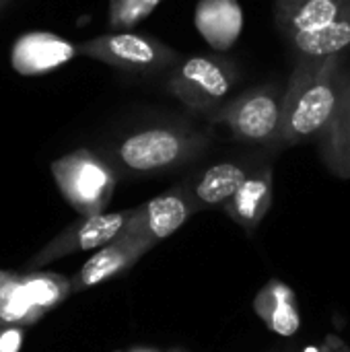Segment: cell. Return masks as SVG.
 I'll list each match as a JSON object with an SVG mask.
<instances>
[{"label": "cell", "mask_w": 350, "mask_h": 352, "mask_svg": "<svg viewBox=\"0 0 350 352\" xmlns=\"http://www.w3.org/2000/svg\"><path fill=\"white\" fill-rule=\"evenodd\" d=\"M134 208L118 210V212H101L93 217H80L72 225H68L64 231H60L54 239H50L31 260L29 270H39L56 260H62L66 256L78 254V252H91L99 250L107 243H111L124 227L128 225Z\"/></svg>", "instance_id": "8"}, {"label": "cell", "mask_w": 350, "mask_h": 352, "mask_svg": "<svg viewBox=\"0 0 350 352\" xmlns=\"http://www.w3.org/2000/svg\"><path fill=\"white\" fill-rule=\"evenodd\" d=\"M243 14L237 0H200L196 8V27L204 39L217 47L227 50L241 33Z\"/></svg>", "instance_id": "15"}, {"label": "cell", "mask_w": 350, "mask_h": 352, "mask_svg": "<svg viewBox=\"0 0 350 352\" xmlns=\"http://www.w3.org/2000/svg\"><path fill=\"white\" fill-rule=\"evenodd\" d=\"M167 352H186V351H177V349H175V351H167Z\"/></svg>", "instance_id": "24"}, {"label": "cell", "mask_w": 350, "mask_h": 352, "mask_svg": "<svg viewBox=\"0 0 350 352\" xmlns=\"http://www.w3.org/2000/svg\"><path fill=\"white\" fill-rule=\"evenodd\" d=\"M301 352H350V346L338 336H326V340L322 344L307 346Z\"/></svg>", "instance_id": "20"}, {"label": "cell", "mask_w": 350, "mask_h": 352, "mask_svg": "<svg viewBox=\"0 0 350 352\" xmlns=\"http://www.w3.org/2000/svg\"><path fill=\"white\" fill-rule=\"evenodd\" d=\"M254 311L262 324L283 338H293L301 330V311L295 291L278 280H268L254 297Z\"/></svg>", "instance_id": "13"}, {"label": "cell", "mask_w": 350, "mask_h": 352, "mask_svg": "<svg viewBox=\"0 0 350 352\" xmlns=\"http://www.w3.org/2000/svg\"><path fill=\"white\" fill-rule=\"evenodd\" d=\"M208 122L221 124L235 140L254 146H283L285 89L276 85L254 87L206 113Z\"/></svg>", "instance_id": "4"}, {"label": "cell", "mask_w": 350, "mask_h": 352, "mask_svg": "<svg viewBox=\"0 0 350 352\" xmlns=\"http://www.w3.org/2000/svg\"><path fill=\"white\" fill-rule=\"evenodd\" d=\"M50 171L64 200L80 217L105 212L120 179L113 165L91 148L62 155L50 165Z\"/></svg>", "instance_id": "5"}, {"label": "cell", "mask_w": 350, "mask_h": 352, "mask_svg": "<svg viewBox=\"0 0 350 352\" xmlns=\"http://www.w3.org/2000/svg\"><path fill=\"white\" fill-rule=\"evenodd\" d=\"M215 136L210 130L186 124H163L134 130L103 148V157L118 175L146 177L175 171L202 157Z\"/></svg>", "instance_id": "2"}, {"label": "cell", "mask_w": 350, "mask_h": 352, "mask_svg": "<svg viewBox=\"0 0 350 352\" xmlns=\"http://www.w3.org/2000/svg\"><path fill=\"white\" fill-rule=\"evenodd\" d=\"M270 352H272V351H270Z\"/></svg>", "instance_id": "25"}, {"label": "cell", "mask_w": 350, "mask_h": 352, "mask_svg": "<svg viewBox=\"0 0 350 352\" xmlns=\"http://www.w3.org/2000/svg\"><path fill=\"white\" fill-rule=\"evenodd\" d=\"M76 54V45L52 35V33H29L23 35L12 47V66L23 74L47 72Z\"/></svg>", "instance_id": "14"}, {"label": "cell", "mask_w": 350, "mask_h": 352, "mask_svg": "<svg viewBox=\"0 0 350 352\" xmlns=\"http://www.w3.org/2000/svg\"><path fill=\"white\" fill-rule=\"evenodd\" d=\"M274 25L295 60L350 52V0H274Z\"/></svg>", "instance_id": "3"}, {"label": "cell", "mask_w": 350, "mask_h": 352, "mask_svg": "<svg viewBox=\"0 0 350 352\" xmlns=\"http://www.w3.org/2000/svg\"><path fill=\"white\" fill-rule=\"evenodd\" d=\"M10 2H12V0H0V10H2V8H6Z\"/></svg>", "instance_id": "21"}, {"label": "cell", "mask_w": 350, "mask_h": 352, "mask_svg": "<svg viewBox=\"0 0 350 352\" xmlns=\"http://www.w3.org/2000/svg\"><path fill=\"white\" fill-rule=\"evenodd\" d=\"M316 142L324 167L350 179V52L297 58L285 87L283 146Z\"/></svg>", "instance_id": "1"}, {"label": "cell", "mask_w": 350, "mask_h": 352, "mask_svg": "<svg viewBox=\"0 0 350 352\" xmlns=\"http://www.w3.org/2000/svg\"><path fill=\"white\" fill-rule=\"evenodd\" d=\"M130 352H157V351H151V349H136V351H130Z\"/></svg>", "instance_id": "22"}, {"label": "cell", "mask_w": 350, "mask_h": 352, "mask_svg": "<svg viewBox=\"0 0 350 352\" xmlns=\"http://www.w3.org/2000/svg\"><path fill=\"white\" fill-rule=\"evenodd\" d=\"M76 54L103 62L111 68L138 74L163 72L167 68H175L184 60L175 47L153 35L136 33L132 29L111 31L87 39L76 45Z\"/></svg>", "instance_id": "6"}, {"label": "cell", "mask_w": 350, "mask_h": 352, "mask_svg": "<svg viewBox=\"0 0 350 352\" xmlns=\"http://www.w3.org/2000/svg\"><path fill=\"white\" fill-rule=\"evenodd\" d=\"M272 200H274V169L272 163L266 161L223 204V210L245 233H254L270 212Z\"/></svg>", "instance_id": "12"}, {"label": "cell", "mask_w": 350, "mask_h": 352, "mask_svg": "<svg viewBox=\"0 0 350 352\" xmlns=\"http://www.w3.org/2000/svg\"><path fill=\"white\" fill-rule=\"evenodd\" d=\"M23 330L21 326H4L0 324V352H19L23 346Z\"/></svg>", "instance_id": "19"}, {"label": "cell", "mask_w": 350, "mask_h": 352, "mask_svg": "<svg viewBox=\"0 0 350 352\" xmlns=\"http://www.w3.org/2000/svg\"><path fill=\"white\" fill-rule=\"evenodd\" d=\"M281 352H297V351H295L293 346H287V349H283V351H281Z\"/></svg>", "instance_id": "23"}, {"label": "cell", "mask_w": 350, "mask_h": 352, "mask_svg": "<svg viewBox=\"0 0 350 352\" xmlns=\"http://www.w3.org/2000/svg\"><path fill=\"white\" fill-rule=\"evenodd\" d=\"M239 78L237 64L223 56H192L173 68L167 91L188 109L208 113L225 103Z\"/></svg>", "instance_id": "7"}, {"label": "cell", "mask_w": 350, "mask_h": 352, "mask_svg": "<svg viewBox=\"0 0 350 352\" xmlns=\"http://www.w3.org/2000/svg\"><path fill=\"white\" fill-rule=\"evenodd\" d=\"M266 161L258 155L243 157V159H231L215 163L196 175L188 177L184 182V188L188 190L190 198L194 200L198 210L206 208H223V204L245 184V179L258 171Z\"/></svg>", "instance_id": "10"}, {"label": "cell", "mask_w": 350, "mask_h": 352, "mask_svg": "<svg viewBox=\"0 0 350 352\" xmlns=\"http://www.w3.org/2000/svg\"><path fill=\"white\" fill-rule=\"evenodd\" d=\"M196 212L198 208L194 200L190 198L184 184H179L136 206L120 235L157 245L159 241L171 237L177 229H182Z\"/></svg>", "instance_id": "9"}, {"label": "cell", "mask_w": 350, "mask_h": 352, "mask_svg": "<svg viewBox=\"0 0 350 352\" xmlns=\"http://www.w3.org/2000/svg\"><path fill=\"white\" fill-rule=\"evenodd\" d=\"M155 245L142 239L134 237H116L111 243L99 248L83 266L80 270L70 278L72 280V293H83L87 289H93L109 278L120 276L122 272L130 270L142 256H146Z\"/></svg>", "instance_id": "11"}, {"label": "cell", "mask_w": 350, "mask_h": 352, "mask_svg": "<svg viewBox=\"0 0 350 352\" xmlns=\"http://www.w3.org/2000/svg\"><path fill=\"white\" fill-rule=\"evenodd\" d=\"M23 283L27 287V293H29L33 305L43 316L50 314L52 309H56L60 303H64L72 295V280L58 272L29 270L23 274Z\"/></svg>", "instance_id": "17"}, {"label": "cell", "mask_w": 350, "mask_h": 352, "mask_svg": "<svg viewBox=\"0 0 350 352\" xmlns=\"http://www.w3.org/2000/svg\"><path fill=\"white\" fill-rule=\"evenodd\" d=\"M43 314L33 305L23 274L0 270V324L4 326H33Z\"/></svg>", "instance_id": "16"}, {"label": "cell", "mask_w": 350, "mask_h": 352, "mask_svg": "<svg viewBox=\"0 0 350 352\" xmlns=\"http://www.w3.org/2000/svg\"><path fill=\"white\" fill-rule=\"evenodd\" d=\"M163 0H109L107 21L111 31H130L151 16Z\"/></svg>", "instance_id": "18"}]
</instances>
